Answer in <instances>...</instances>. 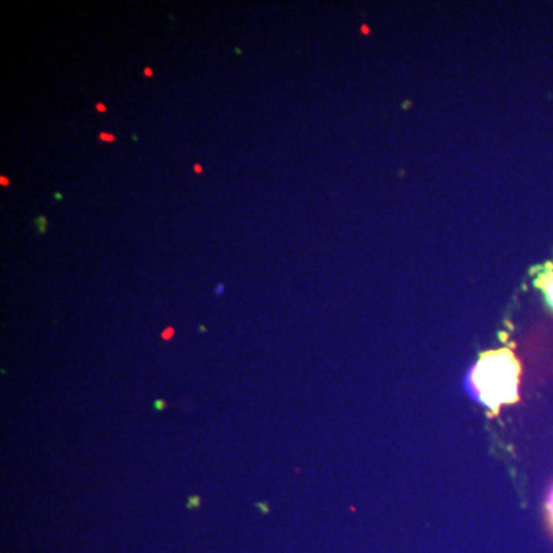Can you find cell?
<instances>
[{
	"instance_id": "277c9868",
	"label": "cell",
	"mask_w": 553,
	"mask_h": 553,
	"mask_svg": "<svg viewBox=\"0 0 553 553\" xmlns=\"http://www.w3.org/2000/svg\"><path fill=\"white\" fill-rule=\"evenodd\" d=\"M200 503H201V498H200L199 495H194V497H190V498H188V504H186V507H188V509H194V507H199V506H200Z\"/></svg>"
},
{
	"instance_id": "3957f363",
	"label": "cell",
	"mask_w": 553,
	"mask_h": 553,
	"mask_svg": "<svg viewBox=\"0 0 553 553\" xmlns=\"http://www.w3.org/2000/svg\"><path fill=\"white\" fill-rule=\"evenodd\" d=\"M545 509H548V518H549V524L553 530V486H552V490L548 497V504H545Z\"/></svg>"
},
{
	"instance_id": "6da1fadb",
	"label": "cell",
	"mask_w": 553,
	"mask_h": 553,
	"mask_svg": "<svg viewBox=\"0 0 553 553\" xmlns=\"http://www.w3.org/2000/svg\"><path fill=\"white\" fill-rule=\"evenodd\" d=\"M521 364L510 349H495L484 352L472 368L467 385L475 400L490 415L501 407L513 405L519 398Z\"/></svg>"
},
{
	"instance_id": "52a82bcc",
	"label": "cell",
	"mask_w": 553,
	"mask_h": 553,
	"mask_svg": "<svg viewBox=\"0 0 553 553\" xmlns=\"http://www.w3.org/2000/svg\"><path fill=\"white\" fill-rule=\"evenodd\" d=\"M216 292H217V294H221V292H223V284H218Z\"/></svg>"
},
{
	"instance_id": "7a4b0ae2",
	"label": "cell",
	"mask_w": 553,
	"mask_h": 553,
	"mask_svg": "<svg viewBox=\"0 0 553 553\" xmlns=\"http://www.w3.org/2000/svg\"><path fill=\"white\" fill-rule=\"evenodd\" d=\"M544 291H545V295H548V300H549L550 306L553 308V275H550L548 280H545Z\"/></svg>"
},
{
	"instance_id": "8992f818",
	"label": "cell",
	"mask_w": 553,
	"mask_h": 553,
	"mask_svg": "<svg viewBox=\"0 0 553 553\" xmlns=\"http://www.w3.org/2000/svg\"><path fill=\"white\" fill-rule=\"evenodd\" d=\"M172 334H174V329H172V328H169V329H168V332H166V330L163 332V338H165V340H168V338L171 337Z\"/></svg>"
},
{
	"instance_id": "5b68a950",
	"label": "cell",
	"mask_w": 553,
	"mask_h": 553,
	"mask_svg": "<svg viewBox=\"0 0 553 553\" xmlns=\"http://www.w3.org/2000/svg\"><path fill=\"white\" fill-rule=\"evenodd\" d=\"M166 407V401H163V400H157V401H154V409L155 411H163V409Z\"/></svg>"
}]
</instances>
